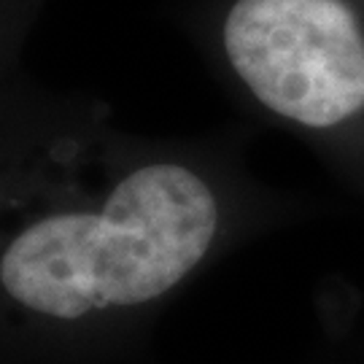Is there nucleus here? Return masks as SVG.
I'll use <instances>...</instances> for the list:
<instances>
[{"label": "nucleus", "mask_w": 364, "mask_h": 364, "mask_svg": "<svg viewBox=\"0 0 364 364\" xmlns=\"http://www.w3.org/2000/svg\"><path fill=\"white\" fill-rule=\"evenodd\" d=\"M287 205L227 144L149 141L105 117H11L3 146L0 311L14 348L130 338Z\"/></svg>", "instance_id": "obj_1"}, {"label": "nucleus", "mask_w": 364, "mask_h": 364, "mask_svg": "<svg viewBox=\"0 0 364 364\" xmlns=\"http://www.w3.org/2000/svg\"><path fill=\"white\" fill-rule=\"evenodd\" d=\"M227 65L264 122L364 192V27L346 0H235Z\"/></svg>", "instance_id": "obj_2"}]
</instances>
